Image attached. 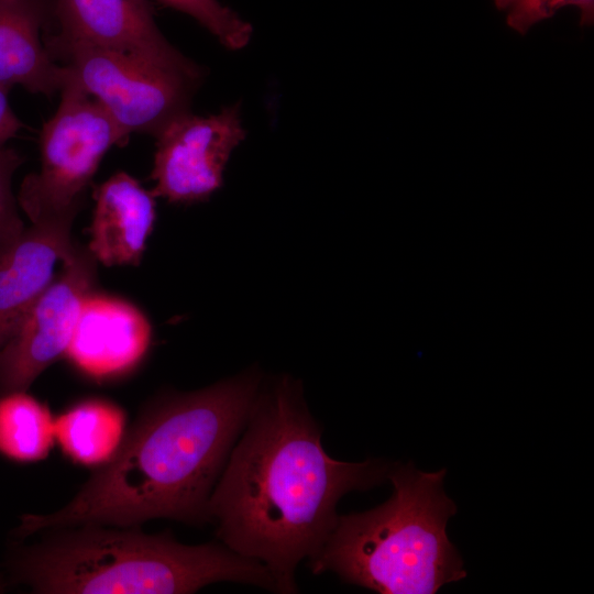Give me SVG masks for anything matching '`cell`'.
<instances>
[{"mask_svg":"<svg viewBox=\"0 0 594 594\" xmlns=\"http://www.w3.org/2000/svg\"><path fill=\"white\" fill-rule=\"evenodd\" d=\"M321 433L296 380L261 387L209 499L219 541L263 563L278 593L298 592L296 569L322 549L341 497L382 484L391 469L334 460Z\"/></svg>","mask_w":594,"mask_h":594,"instance_id":"cell-1","label":"cell"},{"mask_svg":"<svg viewBox=\"0 0 594 594\" xmlns=\"http://www.w3.org/2000/svg\"><path fill=\"white\" fill-rule=\"evenodd\" d=\"M256 370L157 399L78 494L48 515L28 514L16 532L84 525L135 527L167 518L209 519L212 491L262 387Z\"/></svg>","mask_w":594,"mask_h":594,"instance_id":"cell-2","label":"cell"},{"mask_svg":"<svg viewBox=\"0 0 594 594\" xmlns=\"http://www.w3.org/2000/svg\"><path fill=\"white\" fill-rule=\"evenodd\" d=\"M14 579L48 594H186L216 582H239L277 592L256 559L221 541L190 546L163 532L84 525L20 551Z\"/></svg>","mask_w":594,"mask_h":594,"instance_id":"cell-3","label":"cell"},{"mask_svg":"<svg viewBox=\"0 0 594 594\" xmlns=\"http://www.w3.org/2000/svg\"><path fill=\"white\" fill-rule=\"evenodd\" d=\"M446 470L391 466L392 496L362 513L339 515L314 574L333 572L346 583L383 594H433L466 576L447 535L457 506L443 490Z\"/></svg>","mask_w":594,"mask_h":594,"instance_id":"cell-4","label":"cell"},{"mask_svg":"<svg viewBox=\"0 0 594 594\" xmlns=\"http://www.w3.org/2000/svg\"><path fill=\"white\" fill-rule=\"evenodd\" d=\"M129 138L72 73L56 112L42 127L41 168L23 179L19 207L32 223L72 227L102 157Z\"/></svg>","mask_w":594,"mask_h":594,"instance_id":"cell-5","label":"cell"},{"mask_svg":"<svg viewBox=\"0 0 594 594\" xmlns=\"http://www.w3.org/2000/svg\"><path fill=\"white\" fill-rule=\"evenodd\" d=\"M55 62L68 67L127 134L157 138L177 118L190 112L194 92L204 76L158 65L133 55L56 37L44 32Z\"/></svg>","mask_w":594,"mask_h":594,"instance_id":"cell-6","label":"cell"},{"mask_svg":"<svg viewBox=\"0 0 594 594\" xmlns=\"http://www.w3.org/2000/svg\"><path fill=\"white\" fill-rule=\"evenodd\" d=\"M62 272L36 299L0 349V394L28 391L70 342L85 297L91 293L96 258L74 244Z\"/></svg>","mask_w":594,"mask_h":594,"instance_id":"cell-7","label":"cell"},{"mask_svg":"<svg viewBox=\"0 0 594 594\" xmlns=\"http://www.w3.org/2000/svg\"><path fill=\"white\" fill-rule=\"evenodd\" d=\"M244 138L239 105L177 118L156 138L152 194L177 204L208 199L221 187L229 157Z\"/></svg>","mask_w":594,"mask_h":594,"instance_id":"cell-8","label":"cell"},{"mask_svg":"<svg viewBox=\"0 0 594 594\" xmlns=\"http://www.w3.org/2000/svg\"><path fill=\"white\" fill-rule=\"evenodd\" d=\"M58 38L133 55L166 67L201 72L162 34L147 0H50L46 28Z\"/></svg>","mask_w":594,"mask_h":594,"instance_id":"cell-9","label":"cell"},{"mask_svg":"<svg viewBox=\"0 0 594 594\" xmlns=\"http://www.w3.org/2000/svg\"><path fill=\"white\" fill-rule=\"evenodd\" d=\"M150 342V322L136 307L119 298L89 293L65 354L86 375L107 378L134 367Z\"/></svg>","mask_w":594,"mask_h":594,"instance_id":"cell-10","label":"cell"},{"mask_svg":"<svg viewBox=\"0 0 594 594\" xmlns=\"http://www.w3.org/2000/svg\"><path fill=\"white\" fill-rule=\"evenodd\" d=\"M70 228L32 223L0 241V349L54 279V267L70 252Z\"/></svg>","mask_w":594,"mask_h":594,"instance_id":"cell-11","label":"cell"},{"mask_svg":"<svg viewBox=\"0 0 594 594\" xmlns=\"http://www.w3.org/2000/svg\"><path fill=\"white\" fill-rule=\"evenodd\" d=\"M89 251L107 266L136 265L156 218L155 196L118 172L94 193Z\"/></svg>","mask_w":594,"mask_h":594,"instance_id":"cell-12","label":"cell"},{"mask_svg":"<svg viewBox=\"0 0 594 594\" xmlns=\"http://www.w3.org/2000/svg\"><path fill=\"white\" fill-rule=\"evenodd\" d=\"M50 0H0V82L52 97L72 76L43 41Z\"/></svg>","mask_w":594,"mask_h":594,"instance_id":"cell-13","label":"cell"},{"mask_svg":"<svg viewBox=\"0 0 594 594\" xmlns=\"http://www.w3.org/2000/svg\"><path fill=\"white\" fill-rule=\"evenodd\" d=\"M55 440L74 462L101 466L117 452L125 435V414L105 399H86L55 420Z\"/></svg>","mask_w":594,"mask_h":594,"instance_id":"cell-14","label":"cell"},{"mask_svg":"<svg viewBox=\"0 0 594 594\" xmlns=\"http://www.w3.org/2000/svg\"><path fill=\"white\" fill-rule=\"evenodd\" d=\"M54 420L26 391L0 394V454L21 463L46 458L55 441Z\"/></svg>","mask_w":594,"mask_h":594,"instance_id":"cell-15","label":"cell"},{"mask_svg":"<svg viewBox=\"0 0 594 594\" xmlns=\"http://www.w3.org/2000/svg\"><path fill=\"white\" fill-rule=\"evenodd\" d=\"M156 1L193 16L229 50H241L251 40V24L218 0Z\"/></svg>","mask_w":594,"mask_h":594,"instance_id":"cell-16","label":"cell"},{"mask_svg":"<svg viewBox=\"0 0 594 594\" xmlns=\"http://www.w3.org/2000/svg\"><path fill=\"white\" fill-rule=\"evenodd\" d=\"M494 3L499 11L507 13V25L521 35L566 6H575L580 10L581 25H592L594 21V0H494Z\"/></svg>","mask_w":594,"mask_h":594,"instance_id":"cell-17","label":"cell"},{"mask_svg":"<svg viewBox=\"0 0 594 594\" xmlns=\"http://www.w3.org/2000/svg\"><path fill=\"white\" fill-rule=\"evenodd\" d=\"M24 157L12 147L0 148V241L18 237L24 227L12 191V178Z\"/></svg>","mask_w":594,"mask_h":594,"instance_id":"cell-18","label":"cell"},{"mask_svg":"<svg viewBox=\"0 0 594 594\" xmlns=\"http://www.w3.org/2000/svg\"><path fill=\"white\" fill-rule=\"evenodd\" d=\"M11 86L0 82V148L23 127L22 122L10 108L8 95Z\"/></svg>","mask_w":594,"mask_h":594,"instance_id":"cell-19","label":"cell"}]
</instances>
